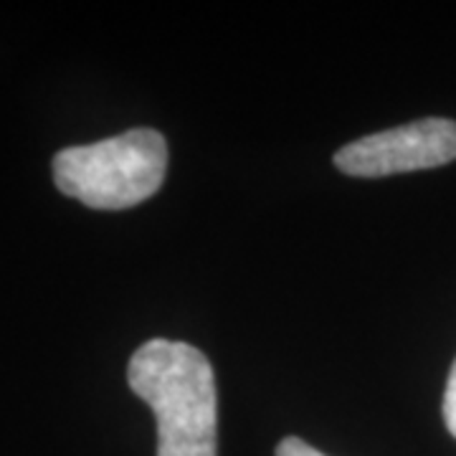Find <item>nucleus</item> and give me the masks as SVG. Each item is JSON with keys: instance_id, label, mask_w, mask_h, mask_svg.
<instances>
[{"instance_id": "nucleus-4", "label": "nucleus", "mask_w": 456, "mask_h": 456, "mask_svg": "<svg viewBox=\"0 0 456 456\" xmlns=\"http://www.w3.org/2000/svg\"><path fill=\"white\" fill-rule=\"evenodd\" d=\"M444 421H446V428L452 431V436L456 439V360L452 373H449L446 393H444Z\"/></svg>"}, {"instance_id": "nucleus-5", "label": "nucleus", "mask_w": 456, "mask_h": 456, "mask_svg": "<svg viewBox=\"0 0 456 456\" xmlns=\"http://www.w3.org/2000/svg\"><path fill=\"white\" fill-rule=\"evenodd\" d=\"M277 456H325L322 452H317L314 446H310L307 441L297 439V436H287L277 446Z\"/></svg>"}, {"instance_id": "nucleus-1", "label": "nucleus", "mask_w": 456, "mask_h": 456, "mask_svg": "<svg viewBox=\"0 0 456 456\" xmlns=\"http://www.w3.org/2000/svg\"><path fill=\"white\" fill-rule=\"evenodd\" d=\"M127 380L158 419V456H216V378L198 347L145 342L132 355Z\"/></svg>"}, {"instance_id": "nucleus-2", "label": "nucleus", "mask_w": 456, "mask_h": 456, "mask_svg": "<svg viewBox=\"0 0 456 456\" xmlns=\"http://www.w3.org/2000/svg\"><path fill=\"white\" fill-rule=\"evenodd\" d=\"M167 142L158 130H127L94 145L64 147L53 158V183L94 211H122L152 198L165 183Z\"/></svg>"}, {"instance_id": "nucleus-3", "label": "nucleus", "mask_w": 456, "mask_h": 456, "mask_svg": "<svg viewBox=\"0 0 456 456\" xmlns=\"http://www.w3.org/2000/svg\"><path fill=\"white\" fill-rule=\"evenodd\" d=\"M456 160V122L428 117L360 137L335 152V165L353 178H386Z\"/></svg>"}]
</instances>
